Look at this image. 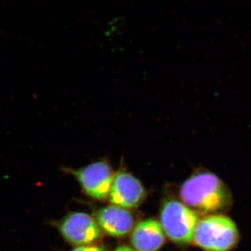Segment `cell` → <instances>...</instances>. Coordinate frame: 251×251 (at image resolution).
<instances>
[{
    "label": "cell",
    "instance_id": "cell-1",
    "mask_svg": "<svg viewBox=\"0 0 251 251\" xmlns=\"http://www.w3.org/2000/svg\"><path fill=\"white\" fill-rule=\"evenodd\" d=\"M180 197L185 205L205 214L227 210L232 204L227 186L209 172H199L186 180L180 190Z\"/></svg>",
    "mask_w": 251,
    "mask_h": 251
},
{
    "label": "cell",
    "instance_id": "cell-2",
    "mask_svg": "<svg viewBox=\"0 0 251 251\" xmlns=\"http://www.w3.org/2000/svg\"><path fill=\"white\" fill-rule=\"evenodd\" d=\"M239 231L233 221L223 214H213L199 221L194 240L205 251H230L237 246Z\"/></svg>",
    "mask_w": 251,
    "mask_h": 251
},
{
    "label": "cell",
    "instance_id": "cell-3",
    "mask_svg": "<svg viewBox=\"0 0 251 251\" xmlns=\"http://www.w3.org/2000/svg\"><path fill=\"white\" fill-rule=\"evenodd\" d=\"M160 218L163 232L172 242L179 245L192 242L199 220L191 208L179 201H168L163 204Z\"/></svg>",
    "mask_w": 251,
    "mask_h": 251
},
{
    "label": "cell",
    "instance_id": "cell-4",
    "mask_svg": "<svg viewBox=\"0 0 251 251\" xmlns=\"http://www.w3.org/2000/svg\"><path fill=\"white\" fill-rule=\"evenodd\" d=\"M58 231L64 240L75 247L91 245L101 236L96 220L86 213L72 211L59 220L46 222Z\"/></svg>",
    "mask_w": 251,
    "mask_h": 251
},
{
    "label": "cell",
    "instance_id": "cell-5",
    "mask_svg": "<svg viewBox=\"0 0 251 251\" xmlns=\"http://www.w3.org/2000/svg\"><path fill=\"white\" fill-rule=\"evenodd\" d=\"M62 170L75 178L89 197L99 201L109 198L115 175L108 161L95 162L79 169L63 168Z\"/></svg>",
    "mask_w": 251,
    "mask_h": 251
},
{
    "label": "cell",
    "instance_id": "cell-6",
    "mask_svg": "<svg viewBox=\"0 0 251 251\" xmlns=\"http://www.w3.org/2000/svg\"><path fill=\"white\" fill-rule=\"evenodd\" d=\"M145 198V190L141 182L126 172L115 175L109 200L112 205L130 209L141 204Z\"/></svg>",
    "mask_w": 251,
    "mask_h": 251
},
{
    "label": "cell",
    "instance_id": "cell-7",
    "mask_svg": "<svg viewBox=\"0 0 251 251\" xmlns=\"http://www.w3.org/2000/svg\"><path fill=\"white\" fill-rule=\"evenodd\" d=\"M96 221L100 229L115 237H122L131 232L134 218L124 208L108 206L102 208L96 214Z\"/></svg>",
    "mask_w": 251,
    "mask_h": 251
},
{
    "label": "cell",
    "instance_id": "cell-8",
    "mask_svg": "<svg viewBox=\"0 0 251 251\" xmlns=\"http://www.w3.org/2000/svg\"><path fill=\"white\" fill-rule=\"evenodd\" d=\"M130 242L136 251H158L165 242L161 224L153 219L142 221L133 229Z\"/></svg>",
    "mask_w": 251,
    "mask_h": 251
},
{
    "label": "cell",
    "instance_id": "cell-9",
    "mask_svg": "<svg viewBox=\"0 0 251 251\" xmlns=\"http://www.w3.org/2000/svg\"><path fill=\"white\" fill-rule=\"evenodd\" d=\"M69 251H106L103 247H99L97 245H87L82 246L74 248L72 250Z\"/></svg>",
    "mask_w": 251,
    "mask_h": 251
},
{
    "label": "cell",
    "instance_id": "cell-10",
    "mask_svg": "<svg viewBox=\"0 0 251 251\" xmlns=\"http://www.w3.org/2000/svg\"><path fill=\"white\" fill-rule=\"evenodd\" d=\"M114 251H136L134 249H131L130 247H126V246H122L117 248Z\"/></svg>",
    "mask_w": 251,
    "mask_h": 251
}]
</instances>
